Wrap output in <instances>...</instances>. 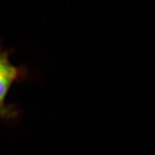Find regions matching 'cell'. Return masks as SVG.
I'll return each instance as SVG.
<instances>
[{
  "mask_svg": "<svg viewBox=\"0 0 155 155\" xmlns=\"http://www.w3.org/2000/svg\"><path fill=\"white\" fill-rule=\"evenodd\" d=\"M17 115L16 108L10 105H0V119H13Z\"/></svg>",
  "mask_w": 155,
  "mask_h": 155,
  "instance_id": "obj_2",
  "label": "cell"
},
{
  "mask_svg": "<svg viewBox=\"0 0 155 155\" xmlns=\"http://www.w3.org/2000/svg\"><path fill=\"white\" fill-rule=\"evenodd\" d=\"M25 75V70L13 65L7 53L0 50V105L6 104L5 98L12 84Z\"/></svg>",
  "mask_w": 155,
  "mask_h": 155,
  "instance_id": "obj_1",
  "label": "cell"
}]
</instances>
